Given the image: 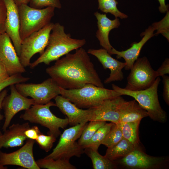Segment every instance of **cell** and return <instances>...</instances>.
<instances>
[{
  "label": "cell",
  "mask_w": 169,
  "mask_h": 169,
  "mask_svg": "<svg viewBox=\"0 0 169 169\" xmlns=\"http://www.w3.org/2000/svg\"><path fill=\"white\" fill-rule=\"evenodd\" d=\"M54 24L50 22L22 40L19 57L21 64L24 68L29 66L30 59L34 55L37 53L40 55L43 53Z\"/></svg>",
  "instance_id": "8"
},
{
  "label": "cell",
  "mask_w": 169,
  "mask_h": 169,
  "mask_svg": "<svg viewBox=\"0 0 169 169\" xmlns=\"http://www.w3.org/2000/svg\"><path fill=\"white\" fill-rule=\"evenodd\" d=\"M87 124H79L65 130L60 135L58 143L52 152L44 158L69 160L73 156L80 157L84 149L76 141L79 138Z\"/></svg>",
  "instance_id": "7"
},
{
  "label": "cell",
  "mask_w": 169,
  "mask_h": 169,
  "mask_svg": "<svg viewBox=\"0 0 169 169\" xmlns=\"http://www.w3.org/2000/svg\"><path fill=\"white\" fill-rule=\"evenodd\" d=\"M116 0L117 1V0Z\"/></svg>",
  "instance_id": "44"
},
{
  "label": "cell",
  "mask_w": 169,
  "mask_h": 169,
  "mask_svg": "<svg viewBox=\"0 0 169 169\" xmlns=\"http://www.w3.org/2000/svg\"><path fill=\"white\" fill-rule=\"evenodd\" d=\"M151 26L156 32L155 35L161 34L169 41V11H167L165 16L161 21L155 22Z\"/></svg>",
  "instance_id": "31"
},
{
  "label": "cell",
  "mask_w": 169,
  "mask_h": 169,
  "mask_svg": "<svg viewBox=\"0 0 169 169\" xmlns=\"http://www.w3.org/2000/svg\"><path fill=\"white\" fill-rule=\"evenodd\" d=\"M123 138L119 124H114L112 127L102 144L107 148L111 147L119 142Z\"/></svg>",
  "instance_id": "30"
},
{
  "label": "cell",
  "mask_w": 169,
  "mask_h": 169,
  "mask_svg": "<svg viewBox=\"0 0 169 169\" xmlns=\"http://www.w3.org/2000/svg\"><path fill=\"white\" fill-rule=\"evenodd\" d=\"M106 122L100 121H90L83 130L78 141L79 144L82 147L91 138L97 130L104 125Z\"/></svg>",
  "instance_id": "29"
},
{
  "label": "cell",
  "mask_w": 169,
  "mask_h": 169,
  "mask_svg": "<svg viewBox=\"0 0 169 169\" xmlns=\"http://www.w3.org/2000/svg\"><path fill=\"white\" fill-rule=\"evenodd\" d=\"M114 123H106L100 127L95 133L91 139L83 146L84 149L91 148L98 150Z\"/></svg>",
  "instance_id": "26"
},
{
  "label": "cell",
  "mask_w": 169,
  "mask_h": 169,
  "mask_svg": "<svg viewBox=\"0 0 169 169\" xmlns=\"http://www.w3.org/2000/svg\"><path fill=\"white\" fill-rule=\"evenodd\" d=\"M7 90L6 89H4L0 93V122L1 120H2L3 118V115L1 114V110L2 109V104L3 99L7 95ZM2 134V133H1L0 129V136Z\"/></svg>",
  "instance_id": "41"
},
{
  "label": "cell",
  "mask_w": 169,
  "mask_h": 169,
  "mask_svg": "<svg viewBox=\"0 0 169 169\" xmlns=\"http://www.w3.org/2000/svg\"><path fill=\"white\" fill-rule=\"evenodd\" d=\"M141 121L122 123L119 124L123 137L136 148L139 145V127Z\"/></svg>",
  "instance_id": "25"
},
{
  "label": "cell",
  "mask_w": 169,
  "mask_h": 169,
  "mask_svg": "<svg viewBox=\"0 0 169 169\" xmlns=\"http://www.w3.org/2000/svg\"><path fill=\"white\" fill-rule=\"evenodd\" d=\"M18 7L20 21L19 34L22 40L51 22L55 8L48 7L37 9L27 4Z\"/></svg>",
  "instance_id": "6"
},
{
  "label": "cell",
  "mask_w": 169,
  "mask_h": 169,
  "mask_svg": "<svg viewBox=\"0 0 169 169\" xmlns=\"http://www.w3.org/2000/svg\"><path fill=\"white\" fill-rule=\"evenodd\" d=\"M54 99L56 106L67 116L69 124L70 125L73 126L90 121L92 112L91 108L81 109L61 95H58Z\"/></svg>",
  "instance_id": "18"
},
{
  "label": "cell",
  "mask_w": 169,
  "mask_h": 169,
  "mask_svg": "<svg viewBox=\"0 0 169 169\" xmlns=\"http://www.w3.org/2000/svg\"><path fill=\"white\" fill-rule=\"evenodd\" d=\"M155 31L151 25L149 26L141 34V37H143L139 42L133 43L129 48L124 51H119L113 47L110 54L116 55L117 59L123 58L126 63L125 69L130 70L138 58L143 46L149 39L155 35Z\"/></svg>",
  "instance_id": "19"
},
{
  "label": "cell",
  "mask_w": 169,
  "mask_h": 169,
  "mask_svg": "<svg viewBox=\"0 0 169 169\" xmlns=\"http://www.w3.org/2000/svg\"><path fill=\"white\" fill-rule=\"evenodd\" d=\"M29 77H24L21 74L10 76L8 79L0 82V93L7 87L12 84L24 83L29 79Z\"/></svg>",
  "instance_id": "34"
},
{
  "label": "cell",
  "mask_w": 169,
  "mask_h": 169,
  "mask_svg": "<svg viewBox=\"0 0 169 169\" xmlns=\"http://www.w3.org/2000/svg\"><path fill=\"white\" fill-rule=\"evenodd\" d=\"M119 159L120 165L130 169L158 168L167 161L166 158L149 156L138 148Z\"/></svg>",
  "instance_id": "13"
},
{
  "label": "cell",
  "mask_w": 169,
  "mask_h": 169,
  "mask_svg": "<svg viewBox=\"0 0 169 169\" xmlns=\"http://www.w3.org/2000/svg\"><path fill=\"white\" fill-rule=\"evenodd\" d=\"M86 43L85 39L72 38L70 33H65L64 26L59 23H54L44 51L37 59L30 63V68L33 69L42 63L49 65L72 51L82 47Z\"/></svg>",
  "instance_id": "2"
},
{
  "label": "cell",
  "mask_w": 169,
  "mask_h": 169,
  "mask_svg": "<svg viewBox=\"0 0 169 169\" xmlns=\"http://www.w3.org/2000/svg\"><path fill=\"white\" fill-rule=\"evenodd\" d=\"M29 6L37 9H42L48 7L60 9L62 5L59 0H30Z\"/></svg>",
  "instance_id": "33"
},
{
  "label": "cell",
  "mask_w": 169,
  "mask_h": 169,
  "mask_svg": "<svg viewBox=\"0 0 169 169\" xmlns=\"http://www.w3.org/2000/svg\"><path fill=\"white\" fill-rule=\"evenodd\" d=\"M15 86L21 94L33 99L35 104H47L60 94L59 86L51 78L39 84L23 83Z\"/></svg>",
  "instance_id": "10"
},
{
  "label": "cell",
  "mask_w": 169,
  "mask_h": 169,
  "mask_svg": "<svg viewBox=\"0 0 169 169\" xmlns=\"http://www.w3.org/2000/svg\"><path fill=\"white\" fill-rule=\"evenodd\" d=\"M7 8L5 33L11 39L19 56L22 40L19 34L20 21L18 6L14 0H3Z\"/></svg>",
  "instance_id": "16"
},
{
  "label": "cell",
  "mask_w": 169,
  "mask_h": 169,
  "mask_svg": "<svg viewBox=\"0 0 169 169\" xmlns=\"http://www.w3.org/2000/svg\"><path fill=\"white\" fill-rule=\"evenodd\" d=\"M7 8L3 0H0V35L5 33Z\"/></svg>",
  "instance_id": "35"
},
{
  "label": "cell",
  "mask_w": 169,
  "mask_h": 169,
  "mask_svg": "<svg viewBox=\"0 0 169 169\" xmlns=\"http://www.w3.org/2000/svg\"><path fill=\"white\" fill-rule=\"evenodd\" d=\"M46 72L60 87L66 89L81 88L87 84L104 87L88 53L81 47L57 60Z\"/></svg>",
  "instance_id": "1"
},
{
  "label": "cell",
  "mask_w": 169,
  "mask_h": 169,
  "mask_svg": "<svg viewBox=\"0 0 169 169\" xmlns=\"http://www.w3.org/2000/svg\"><path fill=\"white\" fill-rule=\"evenodd\" d=\"M56 140V138L52 135H46L41 133L35 141L40 148L48 152L51 149Z\"/></svg>",
  "instance_id": "32"
},
{
  "label": "cell",
  "mask_w": 169,
  "mask_h": 169,
  "mask_svg": "<svg viewBox=\"0 0 169 169\" xmlns=\"http://www.w3.org/2000/svg\"><path fill=\"white\" fill-rule=\"evenodd\" d=\"M35 141L27 139L25 144L21 148L12 152L6 153L0 151V165L18 166L28 169H40L33 156Z\"/></svg>",
  "instance_id": "11"
},
{
  "label": "cell",
  "mask_w": 169,
  "mask_h": 169,
  "mask_svg": "<svg viewBox=\"0 0 169 169\" xmlns=\"http://www.w3.org/2000/svg\"><path fill=\"white\" fill-rule=\"evenodd\" d=\"M84 152L90 158L94 169H113L117 167L115 161L100 155L98 150L91 148L84 149Z\"/></svg>",
  "instance_id": "24"
},
{
  "label": "cell",
  "mask_w": 169,
  "mask_h": 169,
  "mask_svg": "<svg viewBox=\"0 0 169 169\" xmlns=\"http://www.w3.org/2000/svg\"><path fill=\"white\" fill-rule=\"evenodd\" d=\"M163 83V98L168 105H169V77L166 75L162 76Z\"/></svg>",
  "instance_id": "36"
},
{
  "label": "cell",
  "mask_w": 169,
  "mask_h": 169,
  "mask_svg": "<svg viewBox=\"0 0 169 169\" xmlns=\"http://www.w3.org/2000/svg\"><path fill=\"white\" fill-rule=\"evenodd\" d=\"M10 76L5 66L0 61V82L7 79Z\"/></svg>",
  "instance_id": "39"
},
{
  "label": "cell",
  "mask_w": 169,
  "mask_h": 169,
  "mask_svg": "<svg viewBox=\"0 0 169 169\" xmlns=\"http://www.w3.org/2000/svg\"><path fill=\"white\" fill-rule=\"evenodd\" d=\"M16 4L18 6L22 4L29 3L30 0H14Z\"/></svg>",
  "instance_id": "42"
},
{
  "label": "cell",
  "mask_w": 169,
  "mask_h": 169,
  "mask_svg": "<svg viewBox=\"0 0 169 169\" xmlns=\"http://www.w3.org/2000/svg\"><path fill=\"white\" fill-rule=\"evenodd\" d=\"M158 77L162 76L169 74V59L166 58L160 67L156 70Z\"/></svg>",
  "instance_id": "38"
},
{
  "label": "cell",
  "mask_w": 169,
  "mask_h": 169,
  "mask_svg": "<svg viewBox=\"0 0 169 169\" xmlns=\"http://www.w3.org/2000/svg\"><path fill=\"white\" fill-rule=\"evenodd\" d=\"M30 127L28 122L13 124L10 126L0 136V149L2 147L12 148L22 146L27 139L24 132Z\"/></svg>",
  "instance_id": "21"
},
{
  "label": "cell",
  "mask_w": 169,
  "mask_h": 169,
  "mask_svg": "<svg viewBox=\"0 0 169 169\" xmlns=\"http://www.w3.org/2000/svg\"><path fill=\"white\" fill-rule=\"evenodd\" d=\"M87 52L88 54L95 56L104 69H109L110 70V76L105 79L104 83L120 81L123 79L124 76L122 69L126 65L125 62H122L113 58L107 51L103 48L89 49Z\"/></svg>",
  "instance_id": "17"
},
{
  "label": "cell",
  "mask_w": 169,
  "mask_h": 169,
  "mask_svg": "<svg viewBox=\"0 0 169 169\" xmlns=\"http://www.w3.org/2000/svg\"><path fill=\"white\" fill-rule=\"evenodd\" d=\"M41 132L38 127L37 126H34L27 129L24 133L27 139L35 140L38 135Z\"/></svg>",
  "instance_id": "37"
},
{
  "label": "cell",
  "mask_w": 169,
  "mask_h": 169,
  "mask_svg": "<svg viewBox=\"0 0 169 169\" xmlns=\"http://www.w3.org/2000/svg\"><path fill=\"white\" fill-rule=\"evenodd\" d=\"M160 81V78L158 77L150 87L138 91L127 90L114 84L112 86V89L121 95H126L133 98L146 111L148 116L153 120L163 123L166 122L167 116L166 112L161 106L158 99V89Z\"/></svg>",
  "instance_id": "4"
},
{
  "label": "cell",
  "mask_w": 169,
  "mask_h": 169,
  "mask_svg": "<svg viewBox=\"0 0 169 169\" xmlns=\"http://www.w3.org/2000/svg\"><path fill=\"white\" fill-rule=\"evenodd\" d=\"M0 61L10 76L26 72L11 39L6 33L0 35Z\"/></svg>",
  "instance_id": "14"
},
{
  "label": "cell",
  "mask_w": 169,
  "mask_h": 169,
  "mask_svg": "<svg viewBox=\"0 0 169 169\" xmlns=\"http://www.w3.org/2000/svg\"><path fill=\"white\" fill-rule=\"evenodd\" d=\"M7 167L0 165V169H7Z\"/></svg>",
  "instance_id": "43"
},
{
  "label": "cell",
  "mask_w": 169,
  "mask_h": 169,
  "mask_svg": "<svg viewBox=\"0 0 169 169\" xmlns=\"http://www.w3.org/2000/svg\"><path fill=\"white\" fill-rule=\"evenodd\" d=\"M52 106H56V105L51 101L44 105H33L21 114L20 118L48 128V134L57 138L61 134L59 129L66 127L69 124L68 120L67 118H59L54 115L50 109Z\"/></svg>",
  "instance_id": "5"
},
{
  "label": "cell",
  "mask_w": 169,
  "mask_h": 169,
  "mask_svg": "<svg viewBox=\"0 0 169 169\" xmlns=\"http://www.w3.org/2000/svg\"><path fill=\"white\" fill-rule=\"evenodd\" d=\"M60 95L68 99L79 108L89 109L107 99L121 96L112 89L87 84L80 88L66 89L59 87Z\"/></svg>",
  "instance_id": "3"
},
{
  "label": "cell",
  "mask_w": 169,
  "mask_h": 169,
  "mask_svg": "<svg viewBox=\"0 0 169 169\" xmlns=\"http://www.w3.org/2000/svg\"><path fill=\"white\" fill-rule=\"evenodd\" d=\"M127 77L125 89L132 91L145 90L150 87L158 77L147 58H138L134 63Z\"/></svg>",
  "instance_id": "9"
},
{
  "label": "cell",
  "mask_w": 169,
  "mask_h": 169,
  "mask_svg": "<svg viewBox=\"0 0 169 169\" xmlns=\"http://www.w3.org/2000/svg\"><path fill=\"white\" fill-rule=\"evenodd\" d=\"M120 123L141 121L148 116L146 111L135 100L130 101L124 100L120 105Z\"/></svg>",
  "instance_id": "22"
},
{
  "label": "cell",
  "mask_w": 169,
  "mask_h": 169,
  "mask_svg": "<svg viewBox=\"0 0 169 169\" xmlns=\"http://www.w3.org/2000/svg\"><path fill=\"white\" fill-rule=\"evenodd\" d=\"M98 9L102 12L109 13L113 15L115 18L121 19H125L128 16L119 11L117 8L118 2L116 0H98Z\"/></svg>",
  "instance_id": "28"
},
{
  "label": "cell",
  "mask_w": 169,
  "mask_h": 169,
  "mask_svg": "<svg viewBox=\"0 0 169 169\" xmlns=\"http://www.w3.org/2000/svg\"><path fill=\"white\" fill-rule=\"evenodd\" d=\"M124 100L120 96L106 100L90 108L92 112L90 121H108L116 124H120V108Z\"/></svg>",
  "instance_id": "15"
},
{
  "label": "cell",
  "mask_w": 169,
  "mask_h": 169,
  "mask_svg": "<svg viewBox=\"0 0 169 169\" xmlns=\"http://www.w3.org/2000/svg\"><path fill=\"white\" fill-rule=\"evenodd\" d=\"M136 149L137 148L132 144L123 137L118 143L108 148L104 156L115 161L126 156Z\"/></svg>",
  "instance_id": "23"
},
{
  "label": "cell",
  "mask_w": 169,
  "mask_h": 169,
  "mask_svg": "<svg viewBox=\"0 0 169 169\" xmlns=\"http://www.w3.org/2000/svg\"><path fill=\"white\" fill-rule=\"evenodd\" d=\"M10 94L7 95L2 104L4 111L5 120L2 129L5 131L9 125L15 115L20 111L26 110L35 104L32 99H29L21 94L17 90L15 84L10 86Z\"/></svg>",
  "instance_id": "12"
},
{
  "label": "cell",
  "mask_w": 169,
  "mask_h": 169,
  "mask_svg": "<svg viewBox=\"0 0 169 169\" xmlns=\"http://www.w3.org/2000/svg\"><path fill=\"white\" fill-rule=\"evenodd\" d=\"M160 4L159 10L161 13H165L168 11V5L166 4L165 0H158Z\"/></svg>",
  "instance_id": "40"
},
{
  "label": "cell",
  "mask_w": 169,
  "mask_h": 169,
  "mask_svg": "<svg viewBox=\"0 0 169 169\" xmlns=\"http://www.w3.org/2000/svg\"><path fill=\"white\" fill-rule=\"evenodd\" d=\"M97 23L98 29L96 33V37L100 45L107 51L110 54L113 47L109 40V34L112 29L118 28L120 23L118 18L113 20L109 18L105 14H101L98 12H95Z\"/></svg>",
  "instance_id": "20"
},
{
  "label": "cell",
  "mask_w": 169,
  "mask_h": 169,
  "mask_svg": "<svg viewBox=\"0 0 169 169\" xmlns=\"http://www.w3.org/2000/svg\"><path fill=\"white\" fill-rule=\"evenodd\" d=\"M39 167L47 169H76V167L71 164L69 160L59 158L39 159L36 161Z\"/></svg>",
  "instance_id": "27"
}]
</instances>
